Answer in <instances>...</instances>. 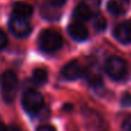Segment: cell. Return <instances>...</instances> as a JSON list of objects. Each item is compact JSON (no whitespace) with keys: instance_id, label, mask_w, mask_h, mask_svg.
I'll return each instance as SVG.
<instances>
[{"instance_id":"1","label":"cell","mask_w":131,"mask_h":131,"mask_svg":"<svg viewBox=\"0 0 131 131\" xmlns=\"http://www.w3.org/2000/svg\"><path fill=\"white\" fill-rule=\"evenodd\" d=\"M17 89H18V79L15 72L7 70L2 75V81H1V94L4 98L5 102H13L17 94Z\"/></svg>"},{"instance_id":"2","label":"cell","mask_w":131,"mask_h":131,"mask_svg":"<svg viewBox=\"0 0 131 131\" xmlns=\"http://www.w3.org/2000/svg\"><path fill=\"white\" fill-rule=\"evenodd\" d=\"M38 44L43 52L52 53L61 47L62 38L54 30H44L39 36Z\"/></svg>"},{"instance_id":"3","label":"cell","mask_w":131,"mask_h":131,"mask_svg":"<svg viewBox=\"0 0 131 131\" xmlns=\"http://www.w3.org/2000/svg\"><path fill=\"white\" fill-rule=\"evenodd\" d=\"M22 105L29 114H36L43 108L44 98L38 91L28 90L22 98Z\"/></svg>"},{"instance_id":"4","label":"cell","mask_w":131,"mask_h":131,"mask_svg":"<svg viewBox=\"0 0 131 131\" xmlns=\"http://www.w3.org/2000/svg\"><path fill=\"white\" fill-rule=\"evenodd\" d=\"M106 72L113 79L120 81L127 75V63L120 57H111L106 61Z\"/></svg>"},{"instance_id":"5","label":"cell","mask_w":131,"mask_h":131,"mask_svg":"<svg viewBox=\"0 0 131 131\" xmlns=\"http://www.w3.org/2000/svg\"><path fill=\"white\" fill-rule=\"evenodd\" d=\"M9 30L16 37H25L31 32V25H30L28 18L12 16L10 21H9Z\"/></svg>"},{"instance_id":"6","label":"cell","mask_w":131,"mask_h":131,"mask_svg":"<svg viewBox=\"0 0 131 131\" xmlns=\"http://www.w3.org/2000/svg\"><path fill=\"white\" fill-rule=\"evenodd\" d=\"M114 36L118 41L128 44L131 41V21H124L120 23L114 30Z\"/></svg>"},{"instance_id":"7","label":"cell","mask_w":131,"mask_h":131,"mask_svg":"<svg viewBox=\"0 0 131 131\" xmlns=\"http://www.w3.org/2000/svg\"><path fill=\"white\" fill-rule=\"evenodd\" d=\"M82 72H83L82 67L79 66V63L77 61L68 62L61 70L62 77L66 79H68V81H74V79L81 77Z\"/></svg>"},{"instance_id":"8","label":"cell","mask_w":131,"mask_h":131,"mask_svg":"<svg viewBox=\"0 0 131 131\" xmlns=\"http://www.w3.org/2000/svg\"><path fill=\"white\" fill-rule=\"evenodd\" d=\"M68 32L75 40H85L89 36L86 27L82 22H72L68 27Z\"/></svg>"},{"instance_id":"9","label":"cell","mask_w":131,"mask_h":131,"mask_svg":"<svg viewBox=\"0 0 131 131\" xmlns=\"http://www.w3.org/2000/svg\"><path fill=\"white\" fill-rule=\"evenodd\" d=\"M40 14L44 18L50 21L58 20L60 17V9L59 6L52 4V2H45L43 4V6L40 7Z\"/></svg>"},{"instance_id":"10","label":"cell","mask_w":131,"mask_h":131,"mask_svg":"<svg viewBox=\"0 0 131 131\" xmlns=\"http://www.w3.org/2000/svg\"><path fill=\"white\" fill-rule=\"evenodd\" d=\"M32 14V7L23 1L15 2L13 6V16L21 18H28Z\"/></svg>"},{"instance_id":"11","label":"cell","mask_w":131,"mask_h":131,"mask_svg":"<svg viewBox=\"0 0 131 131\" xmlns=\"http://www.w3.org/2000/svg\"><path fill=\"white\" fill-rule=\"evenodd\" d=\"M74 16H75V18L78 20V22L79 21H88V20H90L91 16H92V12H91L90 7L86 4L81 2V4H78L77 7L75 8Z\"/></svg>"},{"instance_id":"12","label":"cell","mask_w":131,"mask_h":131,"mask_svg":"<svg viewBox=\"0 0 131 131\" xmlns=\"http://www.w3.org/2000/svg\"><path fill=\"white\" fill-rule=\"evenodd\" d=\"M108 12L113 15H121L125 10V5L123 4V0H109L107 4Z\"/></svg>"},{"instance_id":"13","label":"cell","mask_w":131,"mask_h":131,"mask_svg":"<svg viewBox=\"0 0 131 131\" xmlns=\"http://www.w3.org/2000/svg\"><path fill=\"white\" fill-rule=\"evenodd\" d=\"M32 82L36 85H44L47 82V71L43 68H37L32 74Z\"/></svg>"},{"instance_id":"14","label":"cell","mask_w":131,"mask_h":131,"mask_svg":"<svg viewBox=\"0 0 131 131\" xmlns=\"http://www.w3.org/2000/svg\"><path fill=\"white\" fill-rule=\"evenodd\" d=\"M93 27H94V29L98 30V31H104L107 27L106 18L101 15H98L97 17L94 18V21H93Z\"/></svg>"},{"instance_id":"15","label":"cell","mask_w":131,"mask_h":131,"mask_svg":"<svg viewBox=\"0 0 131 131\" xmlns=\"http://www.w3.org/2000/svg\"><path fill=\"white\" fill-rule=\"evenodd\" d=\"M121 104L124 107H130L131 106V94L130 93H124L121 99Z\"/></svg>"},{"instance_id":"16","label":"cell","mask_w":131,"mask_h":131,"mask_svg":"<svg viewBox=\"0 0 131 131\" xmlns=\"http://www.w3.org/2000/svg\"><path fill=\"white\" fill-rule=\"evenodd\" d=\"M8 44V39H7V36L1 29H0V50L5 48Z\"/></svg>"},{"instance_id":"17","label":"cell","mask_w":131,"mask_h":131,"mask_svg":"<svg viewBox=\"0 0 131 131\" xmlns=\"http://www.w3.org/2000/svg\"><path fill=\"white\" fill-rule=\"evenodd\" d=\"M122 128H123V131H131V115L128 118H125Z\"/></svg>"},{"instance_id":"18","label":"cell","mask_w":131,"mask_h":131,"mask_svg":"<svg viewBox=\"0 0 131 131\" xmlns=\"http://www.w3.org/2000/svg\"><path fill=\"white\" fill-rule=\"evenodd\" d=\"M37 131H57L52 125H48V124H45V125H40V127L37 129Z\"/></svg>"},{"instance_id":"19","label":"cell","mask_w":131,"mask_h":131,"mask_svg":"<svg viewBox=\"0 0 131 131\" xmlns=\"http://www.w3.org/2000/svg\"><path fill=\"white\" fill-rule=\"evenodd\" d=\"M66 1H67V0H50V2H52V4L57 5V6H60V5L64 4Z\"/></svg>"},{"instance_id":"20","label":"cell","mask_w":131,"mask_h":131,"mask_svg":"<svg viewBox=\"0 0 131 131\" xmlns=\"http://www.w3.org/2000/svg\"><path fill=\"white\" fill-rule=\"evenodd\" d=\"M5 131H20V129H18L16 125H10V127H8Z\"/></svg>"},{"instance_id":"21","label":"cell","mask_w":131,"mask_h":131,"mask_svg":"<svg viewBox=\"0 0 131 131\" xmlns=\"http://www.w3.org/2000/svg\"><path fill=\"white\" fill-rule=\"evenodd\" d=\"M5 130H6V128H5L4 123H2V122H0V131H5Z\"/></svg>"},{"instance_id":"22","label":"cell","mask_w":131,"mask_h":131,"mask_svg":"<svg viewBox=\"0 0 131 131\" xmlns=\"http://www.w3.org/2000/svg\"><path fill=\"white\" fill-rule=\"evenodd\" d=\"M64 109L66 111H67V109H69L70 111V109H71V106H70V105H64Z\"/></svg>"}]
</instances>
